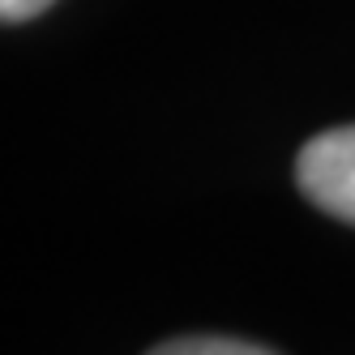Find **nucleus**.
Wrapping results in <instances>:
<instances>
[{
    "instance_id": "f03ea898",
    "label": "nucleus",
    "mask_w": 355,
    "mask_h": 355,
    "mask_svg": "<svg viewBox=\"0 0 355 355\" xmlns=\"http://www.w3.org/2000/svg\"><path fill=\"white\" fill-rule=\"evenodd\" d=\"M150 355H274L257 343H240V338H175L163 343Z\"/></svg>"
},
{
    "instance_id": "f257e3e1",
    "label": "nucleus",
    "mask_w": 355,
    "mask_h": 355,
    "mask_svg": "<svg viewBox=\"0 0 355 355\" xmlns=\"http://www.w3.org/2000/svg\"><path fill=\"white\" fill-rule=\"evenodd\" d=\"M295 180L313 206L355 223V124L329 129L304 146L295 159Z\"/></svg>"
},
{
    "instance_id": "7ed1b4c3",
    "label": "nucleus",
    "mask_w": 355,
    "mask_h": 355,
    "mask_svg": "<svg viewBox=\"0 0 355 355\" xmlns=\"http://www.w3.org/2000/svg\"><path fill=\"white\" fill-rule=\"evenodd\" d=\"M47 5H52V0H0V17L13 26V21H31V17L43 13Z\"/></svg>"
}]
</instances>
